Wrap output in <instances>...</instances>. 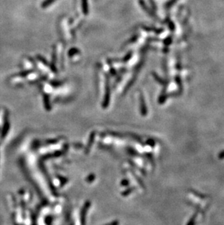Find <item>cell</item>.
Listing matches in <instances>:
<instances>
[{
    "mask_svg": "<svg viewBox=\"0 0 224 225\" xmlns=\"http://www.w3.org/2000/svg\"><path fill=\"white\" fill-rule=\"evenodd\" d=\"M82 7H83V11L85 14L87 13V0H82Z\"/></svg>",
    "mask_w": 224,
    "mask_h": 225,
    "instance_id": "obj_1",
    "label": "cell"
},
{
    "mask_svg": "<svg viewBox=\"0 0 224 225\" xmlns=\"http://www.w3.org/2000/svg\"><path fill=\"white\" fill-rule=\"evenodd\" d=\"M54 1H55V0H46V1L43 3V5H42V7H45L47 6H49V5H51Z\"/></svg>",
    "mask_w": 224,
    "mask_h": 225,
    "instance_id": "obj_2",
    "label": "cell"
}]
</instances>
